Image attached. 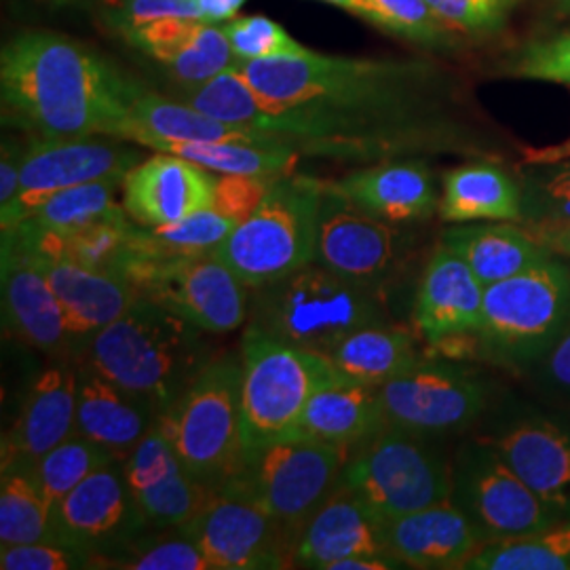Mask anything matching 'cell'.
I'll use <instances>...</instances> for the list:
<instances>
[{"label": "cell", "mask_w": 570, "mask_h": 570, "mask_svg": "<svg viewBox=\"0 0 570 570\" xmlns=\"http://www.w3.org/2000/svg\"><path fill=\"white\" fill-rule=\"evenodd\" d=\"M26 142L18 138H2L0 146V214L7 212L20 193L21 164Z\"/></svg>", "instance_id": "cell-49"}, {"label": "cell", "mask_w": 570, "mask_h": 570, "mask_svg": "<svg viewBox=\"0 0 570 570\" xmlns=\"http://www.w3.org/2000/svg\"><path fill=\"white\" fill-rule=\"evenodd\" d=\"M98 18L117 37L142 28L153 21L180 18V20H204L199 0H91Z\"/></svg>", "instance_id": "cell-44"}, {"label": "cell", "mask_w": 570, "mask_h": 570, "mask_svg": "<svg viewBox=\"0 0 570 570\" xmlns=\"http://www.w3.org/2000/svg\"><path fill=\"white\" fill-rule=\"evenodd\" d=\"M522 0H428L433 13L452 30L490 35L501 30Z\"/></svg>", "instance_id": "cell-46"}, {"label": "cell", "mask_w": 570, "mask_h": 570, "mask_svg": "<svg viewBox=\"0 0 570 570\" xmlns=\"http://www.w3.org/2000/svg\"><path fill=\"white\" fill-rule=\"evenodd\" d=\"M136 79L58 32L28 30L0 53L2 122L28 138H122Z\"/></svg>", "instance_id": "cell-2"}, {"label": "cell", "mask_w": 570, "mask_h": 570, "mask_svg": "<svg viewBox=\"0 0 570 570\" xmlns=\"http://www.w3.org/2000/svg\"><path fill=\"white\" fill-rule=\"evenodd\" d=\"M484 284L446 245L431 256L421 277L414 322L429 345L456 334H478L482 326Z\"/></svg>", "instance_id": "cell-26"}, {"label": "cell", "mask_w": 570, "mask_h": 570, "mask_svg": "<svg viewBox=\"0 0 570 570\" xmlns=\"http://www.w3.org/2000/svg\"><path fill=\"white\" fill-rule=\"evenodd\" d=\"M570 159V136L560 144H551L543 148H522V164H553V161H564Z\"/></svg>", "instance_id": "cell-53"}, {"label": "cell", "mask_w": 570, "mask_h": 570, "mask_svg": "<svg viewBox=\"0 0 570 570\" xmlns=\"http://www.w3.org/2000/svg\"><path fill=\"white\" fill-rule=\"evenodd\" d=\"M91 567V556L61 541H37L0 548L2 570H75Z\"/></svg>", "instance_id": "cell-47"}, {"label": "cell", "mask_w": 570, "mask_h": 570, "mask_svg": "<svg viewBox=\"0 0 570 570\" xmlns=\"http://www.w3.org/2000/svg\"><path fill=\"white\" fill-rule=\"evenodd\" d=\"M26 2H32L45 9H66V7H79L85 0H26Z\"/></svg>", "instance_id": "cell-55"}, {"label": "cell", "mask_w": 570, "mask_h": 570, "mask_svg": "<svg viewBox=\"0 0 570 570\" xmlns=\"http://www.w3.org/2000/svg\"><path fill=\"white\" fill-rule=\"evenodd\" d=\"M122 39L144 58L155 61L178 87L209 81L237 61L223 26L204 20L153 21Z\"/></svg>", "instance_id": "cell-24"}, {"label": "cell", "mask_w": 570, "mask_h": 570, "mask_svg": "<svg viewBox=\"0 0 570 570\" xmlns=\"http://www.w3.org/2000/svg\"><path fill=\"white\" fill-rule=\"evenodd\" d=\"M282 178V176H279ZM275 178H256V176H223L216 184V204L226 216L235 218L237 223L245 220L268 190Z\"/></svg>", "instance_id": "cell-48"}, {"label": "cell", "mask_w": 570, "mask_h": 570, "mask_svg": "<svg viewBox=\"0 0 570 570\" xmlns=\"http://www.w3.org/2000/svg\"><path fill=\"white\" fill-rule=\"evenodd\" d=\"M351 450L285 435L247 452L226 482L256 501L298 541L306 520L336 489Z\"/></svg>", "instance_id": "cell-8"}, {"label": "cell", "mask_w": 570, "mask_h": 570, "mask_svg": "<svg viewBox=\"0 0 570 570\" xmlns=\"http://www.w3.org/2000/svg\"><path fill=\"white\" fill-rule=\"evenodd\" d=\"M35 254L63 308L77 357L100 330L119 320L140 296L138 289L117 273L87 268L42 256L39 252Z\"/></svg>", "instance_id": "cell-27"}, {"label": "cell", "mask_w": 570, "mask_h": 570, "mask_svg": "<svg viewBox=\"0 0 570 570\" xmlns=\"http://www.w3.org/2000/svg\"><path fill=\"white\" fill-rule=\"evenodd\" d=\"M178 529L202 548L212 570L296 567V537L230 482L212 490L204 508Z\"/></svg>", "instance_id": "cell-12"}, {"label": "cell", "mask_w": 570, "mask_h": 570, "mask_svg": "<svg viewBox=\"0 0 570 570\" xmlns=\"http://www.w3.org/2000/svg\"><path fill=\"white\" fill-rule=\"evenodd\" d=\"M112 459L117 456L110 450L104 449L102 444L85 438L81 433H72L56 449L45 452L32 469L47 499L58 505L68 492H72L91 473L108 465Z\"/></svg>", "instance_id": "cell-39"}, {"label": "cell", "mask_w": 570, "mask_h": 570, "mask_svg": "<svg viewBox=\"0 0 570 570\" xmlns=\"http://www.w3.org/2000/svg\"><path fill=\"white\" fill-rule=\"evenodd\" d=\"M406 429H381L351 450L338 487L353 492L383 522L452 497V471Z\"/></svg>", "instance_id": "cell-9"}, {"label": "cell", "mask_w": 570, "mask_h": 570, "mask_svg": "<svg viewBox=\"0 0 570 570\" xmlns=\"http://www.w3.org/2000/svg\"><path fill=\"white\" fill-rule=\"evenodd\" d=\"M374 553H391L385 522L353 492L336 484L301 530L294 562L296 567L327 570L338 560Z\"/></svg>", "instance_id": "cell-25"}, {"label": "cell", "mask_w": 570, "mask_h": 570, "mask_svg": "<svg viewBox=\"0 0 570 570\" xmlns=\"http://www.w3.org/2000/svg\"><path fill=\"white\" fill-rule=\"evenodd\" d=\"M159 428L193 480L223 487L242 463V357H214Z\"/></svg>", "instance_id": "cell-7"}, {"label": "cell", "mask_w": 570, "mask_h": 570, "mask_svg": "<svg viewBox=\"0 0 570 570\" xmlns=\"http://www.w3.org/2000/svg\"><path fill=\"white\" fill-rule=\"evenodd\" d=\"M223 30L237 61L271 60L308 51L305 45L287 35L282 23L266 16L235 18L223 23Z\"/></svg>", "instance_id": "cell-42"}, {"label": "cell", "mask_w": 570, "mask_h": 570, "mask_svg": "<svg viewBox=\"0 0 570 570\" xmlns=\"http://www.w3.org/2000/svg\"><path fill=\"white\" fill-rule=\"evenodd\" d=\"M245 2L247 0H199V9L204 21L223 26L226 21L239 18L237 13L242 11Z\"/></svg>", "instance_id": "cell-52"}, {"label": "cell", "mask_w": 570, "mask_h": 570, "mask_svg": "<svg viewBox=\"0 0 570 570\" xmlns=\"http://www.w3.org/2000/svg\"><path fill=\"white\" fill-rule=\"evenodd\" d=\"M324 184L285 174L214 252L249 289L313 263Z\"/></svg>", "instance_id": "cell-5"}, {"label": "cell", "mask_w": 570, "mask_h": 570, "mask_svg": "<svg viewBox=\"0 0 570 570\" xmlns=\"http://www.w3.org/2000/svg\"><path fill=\"white\" fill-rule=\"evenodd\" d=\"M387 548L404 567L463 569L489 539L452 499L385 522Z\"/></svg>", "instance_id": "cell-22"}, {"label": "cell", "mask_w": 570, "mask_h": 570, "mask_svg": "<svg viewBox=\"0 0 570 570\" xmlns=\"http://www.w3.org/2000/svg\"><path fill=\"white\" fill-rule=\"evenodd\" d=\"M144 161L142 150L112 136L28 138L21 164L20 193L0 214V228L20 225L35 209L66 188L104 178H125Z\"/></svg>", "instance_id": "cell-13"}, {"label": "cell", "mask_w": 570, "mask_h": 570, "mask_svg": "<svg viewBox=\"0 0 570 570\" xmlns=\"http://www.w3.org/2000/svg\"><path fill=\"white\" fill-rule=\"evenodd\" d=\"M148 148L157 153H171L193 164L220 176H256V178H279L292 174L298 164L294 148H273L247 142H176L159 140Z\"/></svg>", "instance_id": "cell-36"}, {"label": "cell", "mask_w": 570, "mask_h": 570, "mask_svg": "<svg viewBox=\"0 0 570 570\" xmlns=\"http://www.w3.org/2000/svg\"><path fill=\"white\" fill-rule=\"evenodd\" d=\"M242 459L268 442L292 435L308 400L345 381L324 355L285 345L256 327L242 343Z\"/></svg>", "instance_id": "cell-6"}, {"label": "cell", "mask_w": 570, "mask_h": 570, "mask_svg": "<svg viewBox=\"0 0 570 570\" xmlns=\"http://www.w3.org/2000/svg\"><path fill=\"white\" fill-rule=\"evenodd\" d=\"M214 171L171 153H157L122 180V207L140 226L176 225L216 204Z\"/></svg>", "instance_id": "cell-19"}, {"label": "cell", "mask_w": 570, "mask_h": 570, "mask_svg": "<svg viewBox=\"0 0 570 570\" xmlns=\"http://www.w3.org/2000/svg\"><path fill=\"white\" fill-rule=\"evenodd\" d=\"M465 570H570V520L524 537L490 541Z\"/></svg>", "instance_id": "cell-38"}, {"label": "cell", "mask_w": 570, "mask_h": 570, "mask_svg": "<svg viewBox=\"0 0 570 570\" xmlns=\"http://www.w3.org/2000/svg\"><path fill=\"white\" fill-rule=\"evenodd\" d=\"M385 428L387 419L379 387L336 381L308 400L292 435L355 449Z\"/></svg>", "instance_id": "cell-31"}, {"label": "cell", "mask_w": 570, "mask_h": 570, "mask_svg": "<svg viewBox=\"0 0 570 570\" xmlns=\"http://www.w3.org/2000/svg\"><path fill=\"white\" fill-rule=\"evenodd\" d=\"M444 70L423 60L305 51L235 61L218 77L176 87L174 100L218 121L266 131L298 155L381 164L419 155H478L490 140L463 115Z\"/></svg>", "instance_id": "cell-1"}, {"label": "cell", "mask_w": 570, "mask_h": 570, "mask_svg": "<svg viewBox=\"0 0 570 570\" xmlns=\"http://www.w3.org/2000/svg\"><path fill=\"white\" fill-rule=\"evenodd\" d=\"M522 225L570 220V159L529 165L520 176Z\"/></svg>", "instance_id": "cell-41"}, {"label": "cell", "mask_w": 570, "mask_h": 570, "mask_svg": "<svg viewBox=\"0 0 570 570\" xmlns=\"http://www.w3.org/2000/svg\"><path fill=\"white\" fill-rule=\"evenodd\" d=\"M503 72L515 79L570 85V32L527 42L511 56Z\"/></svg>", "instance_id": "cell-45"}, {"label": "cell", "mask_w": 570, "mask_h": 570, "mask_svg": "<svg viewBox=\"0 0 570 570\" xmlns=\"http://www.w3.org/2000/svg\"><path fill=\"white\" fill-rule=\"evenodd\" d=\"M2 313L23 343L49 355H75L60 301L37 254L13 235H2Z\"/></svg>", "instance_id": "cell-18"}, {"label": "cell", "mask_w": 570, "mask_h": 570, "mask_svg": "<svg viewBox=\"0 0 570 570\" xmlns=\"http://www.w3.org/2000/svg\"><path fill=\"white\" fill-rule=\"evenodd\" d=\"M61 543L91 556L94 567L125 550L150 529L125 475V461L112 459L91 473L53 508Z\"/></svg>", "instance_id": "cell-16"}, {"label": "cell", "mask_w": 570, "mask_h": 570, "mask_svg": "<svg viewBox=\"0 0 570 570\" xmlns=\"http://www.w3.org/2000/svg\"><path fill=\"white\" fill-rule=\"evenodd\" d=\"M322 2L334 4V7L343 9L346 13L360 18V20L367 21V23H372L376 28H383V20H381V16H379V11H376L372 0H322Z\"/></svg>", "instance_id": "cell-54"}, {"label": "cell", "mask_w": 570, "mask_h": 570, "mask_svg": "<svg viewBox=\"0 0 570 570\" xmlns=\"http://www.w3.org/2000/svg\"><path fill=\"white\" fill-rule=\"evenodd\" d=\"M122 140L150 146L159 140L176 142H247L282 148L275 136L218 121L188 104L164 98L136 81L129 102V122ZM289 148V146H287Z\"/></svg>", "instance_id": "cell-30"}, {"label": "cell", "mask_w": 570, "mask_h": 570, "mask_svg": "<svg viewBox=\"0 0 570 570\" xmlns=\"http://www.w3.org/2000/svg\"><path fill=\"white\" fill-rule=\"evenodd\" d=\"M205 334L176 311L140 294L77 360L150 400L161 416L214 360Z\"/></svg>", "instance_id": "cell-3"}, {"label": "cell", "mask_w": 570, "mask_h": 570, "mask_svg": "<svg viewBox=\"0 0 570 570\" xmlns=\"http://www.w3.org/2000/svg\"><path fill=\"white\" fill-rule=\"evenodd\" d=\"M157 423L159 412L150 400L79 364L77 433L125 461Z\"/></svg>", "instance_id": "cell-28"}, {"label": "cell", "mask_w": 570, "mask_h": 570, "mask_svg": "<svg viewBox=\"0 0 570 570\" xmlns=\"http://www.w3.org/2000/svg\"><path fill=\"white\" fill-rule=\"evenodd\" d=\"M376 324H385L381 287L346 279L317 263L258 285L249 294L247 326L320 355L346 334Z\"/></svg>", "instance_id": "cell-4"}, {"label": "cell", "mask_w": 570, "mask_h": 570, "mask_svg": "<svg viewBox=\"0 0 570 570\" xmlns=\"http://www.w3.org/2000/svg\"><path fill=\"white\" fill-rule=\"evenodd\" d=\"M543 357L551 383L570 391V324Z\"/></svg>", "instance_id": "cell-51"}, {"label": "cell", "mask_w": 570, "mask_h": 570, "mask_svg": "<svg viewBox=\"0 0 570 570\" xmlns=\"http://www.w3.org/2000/svg\"><path fill=\"white\" fill-rule=\"evenodd\" d=\"M530 235L543 245L551 256L570 258V220H550V223H532L524 225Z\"/></svg>", "instance_id": "cell-50"}, {"label": "cell", "mask_w": 570, "mask_h": 570, "mask_svg": "<svg viewBox=\"0 0 570 570\" xmlns=\"http://www.w3.org/2000/svg\"><path fill=\"white\" fill-rule=\"evenodd\" d=\"M402 249L404 239L395 226L353 204L334 183L324 184L313 263L381 287L400 266Z\"/></svg>", "instance_id": "cell-17"}, {"label": "cell", "mask_w": 570, "mask_h": 570, "mask_svg": "<svg viewBox=\"0 0 570 570\" xmlns=\"http://www.w3.org/2000/svg\"><path fill=\"white\" fill-rule=\"evenodd\" d=\"M324 357L345 381L370 387H383L425 360L410 332L385 324L346 334Z\"/></svg>", "instance_id": "cell-34"}, {"label": "cell", "mask_w": 570, "mask_h": 570, "mask_svg": "<svg viewBox=\"0 0 570 570\" xmlns=\"http://www.w3.org/2000/svg\"><path fill=\"white\" fill-rule=\"evenodd\" d=\"M106 569L122 570H212L202 548L178 529L176 534H142L125 550L102 560Z\"/></svg>", "instance_id": "cell-40"}, {"label": "cell", "mask_w": 570, "mask_h": 570, "mask_svg": "<svg viewBox=\"0 0 570 570\" xmlns=\"http://www.w3.org/2000/svg\"><path fill=\"white\" fill-rule=\"evenodd\" d=\"M334 186L364 212L397 225L429 218L440 207V195L428 164L391 159L357 169Z\"/></svg>", "instance_id": "cell-29"}, {"label": "cell", "mask_w": 570, "mask_h": 570, "mask_svg": "<svg viewBox=\"0 0 570 570\" xmlns=\"http://www.w3.org/2000/svg\"><path fill=\"white\" fill-rule=\"evenodd\" d=\"M438 212L450 225L522 223V188L499 165H461L444 176Z\"/></svg>", "instance_id": "cell-33"}, {"label": "cell", "mask_w": 570, "mask_h": 570, "mask_svg": "<svg viewBox=\"0 0 570 570\" xmlns=\"http://www.w3.org/2000/svg\"><path fill=\"white\" fill-rule=\"evenodd\" d=\"M487 442L556 520H570V428L527 419Z\"/></svg>", "instance_id": "cell-23"}, {"label": "cell", "mask_w": 570, "mask_h": 570, "mask_svg": "<svg viewBox=\"0 0 570 570\" xmlns=\"http://www.w3.org/2000/svg\"><path fill=\"white\" fill-rule=\"evenodd\" d=\"M122 180L125 178H104L66 188L23 218L20 225L47 233H70L106 220L125 218V207L117 204Z\"/></svg>", "instance_id": "cell-37"}, {"label": "cell", "mask_w": 570, "mask_h": 570, "mask_svg": "<svg viewBox=\"0 0 570 570\" xmlns=\"http://www.w3.org/2000/svg\"><path fill=\"white\" fill-rule=\"evenodd\" d=\"M564 13H570V0H553Z\"/></svg>", "instance_id": "cell-56"}, {"label": "cell", "mask_w": 570, "mask_h": 570, "mask_svg": "<svg viewBox=\"0 0 570 570\" xmlns=\"http://www.w3.org/2000/svg\"><path fill=\"white\" fill-rule=\"evenodd\" d=\"M442 245L459 254L484 287L548 261L551 254L518 223H465L442 235Z\"/></svg>", "instance_id": "cell-32"}, {"label": "cell", "mask_w": 570, "mask_h": 570, "mask_svg": "<svg viewBox=\"0 0 570 570\" xmlns=\"http://www.w3.org/2000/svg\"><path fill=\"white\" fill-rule=\"evenodd\" d=\"M450 499L484 532L489 543L560 522L487 440L461 452L452 469Z\"/></svg>", "instance_id": "cell-14"}, {"label": "cell", "mask_w": 570, "mask_h": 570, "mask_svg": "<svg viewBox=\"0 0 570 570\" xmlns=\"http://www.w3.org/2000/svg\"><path fill=\"white\" fill-rule=\"evenodd\" d=\"M121 277L157 303L176 311L207 334H226L249 315V287L218 258L216 252L134 261Z\"/></svg>", "instance_id": "cell-11"}, {"label": "cell", "mask_w": 570, "mask_h": 570, "mask_svg": "<svg viewBox=\"0 0 570 570\" xmlns=\"http://www.w3.org/2000/svg\"><path fill=\"white\" fill-rule=\"evenodd\" d=\"M389 35L431 49L452 47V28L440 20L428 0H372Z\"/></svg>", "instance_id": "cell-43"}, {"label": "cell", "mask_w": 570, "mask_h": 570, "mask_svg": "<svg viewBox=\"0 0 570 570\" xmlns=\"http://www.w3.org/2000/svg\"><path fill=\"white\" fill-rule=\"evenodd\" d=\"M125 475L150 529L183 527L212 494V489L190 478L159 423L125 459Z\"/></svg>", "instance_id": "cell-20"}, {"label": "cell", "mask_w": 570, "mask_h": 570, "mask_svg": "<svg viewBox=\"0 0 570 570\" xmlns=\"http://www.w3.org/2000/svg\"><path fill=\"white\" fill-rule=\"evenodd\" d=\"M379 393L387 425L419 435L468 428L487 406V385L475 372L428 357Z\"/></svg>", "instance_id": "cell-15"}, {"label": "cell", "mask_w": 570, "mask_h": 570, "mask_svg": "<svg viewBox=\"0 0 570 570\" xmlns=\"http://www.w3.org/2000/svg\"><path fill=\"white\" fill-rule=\"evenodd\" d=\"M79 364L61 357L45 367L28 389L20 416L2 438V469L32 468L45 452L77 433Z\"/></svg>", "instance_id": "cell-21"}, {"label": "cell", "mask_w": 570, "mask_h": 570, "mask_svg": "<svg viewBox=\"0 0 570 570\" xmlns=\"http://www.w3.org/2000/svg\"><path fill=\"white\" fill-rule=\"evenodd\" d=\"M569 324L570 271L556 256L484 287L478 336L499 360L518 364L546 355Z\"/></svg>", "instance_id": "cell-10"}, {"label": "cell", "mask_w": 570, "mask_h": 570, "mask_svg": "<svg viewBox=\"0 0 570 570\" xmlns=\"http://www.w3.org/2000/svg\"><path fill=\"white\" fill-rule=\"evenodd\" d=\"M53 503L42 492L35 469L13 465L2 469L0 480V548L58 541Z\"/></svg>", "instance_id": "cell-35"}]
</instances>
